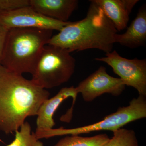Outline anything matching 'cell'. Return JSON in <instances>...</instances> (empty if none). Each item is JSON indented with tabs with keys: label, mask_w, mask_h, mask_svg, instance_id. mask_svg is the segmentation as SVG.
Wrapping results in <instances>:
<instances>
[{
	"label": "cell",
	"mask_w": 146,
	"mask_h": 146,
	"mask_svg": "<svg viewBox=\"0 0 146 146\" xmlns=\"http://www.w3.org/2000/svg\"><path fill=\"white\" fill-rule=\"evenodd\" d=\"M76 60L67 50L45 46L31 80L41 88H54L69 81L74 74Z\"/></svg>",
	"instance_id": "277c9868"
},
{
	"label": "cell",
	"mask_w": 146,
	"mask_h": 146,
	"mask_svg": "<svg viewBox=\"0 0 146 146\" xmlns=\"http://www.w3.org/2000/svg\"><path fill=\"white\" fill-rule=\"evenodd\" d=\"M78 3L77 0H30V5L36 12L63 22H68Z\"/></svg>",
	"instance_id": "8fae6325"
},
{
	"label": "cell",
	"mask_w": 146,
	"mask_h": 146,
	"mask_svg": "<svg viewBox=\"0 0 146 146\" xmlns=\"http://www.w3.org/2000/svg\"><path fill=\"white\" fill-rule=\"evenodd\" d=\"M96 60L110 66L125 86L133 87L139 95L146 97V59H127L114 50L106 54L104 57L96 58Z\"/></svg>",
	"instance_id": "8992f818"
},
{
	"label": "cell",
	"mask_w": 146,
	"mask_h": 146,
	"mask_svg": "<svg viewBox=\"0 0 146 146\" xmlns=\"http://www.w3.org/2000/svg\"><path fill=\"white\" fill-rule=\"evenodd\" d=\"M102 9L117 31L127 27L129 15L138 0H93Z\"/></svg>",
	"instance_id": "30bf717a"
},
{
	"label": "cell",
	"mask_w": 146,
	"mask_h": 146,
	"mask_svg": "<svg viewBox=\"0 0 146 146\" xmlns=\"http://www.w3.org/2000/svg\"><path fill=\"white\" fill-rule=\"evenodd\" d=\"M50 93L31 80L0 65V131L18 130L28 117L36 116Z\"/></svg>",
	"instance_id": "6da1fadb"
},
{
	"label": "cell",
	"mask_w": 146,
	"mask_h": 146,
	"mask_svg": "<svg viewBox=\"0 0 146 146\" xmlns=\"http://www.w3.org/2000/svg\"><path fill=\"white\" fill-rule=\"evenodd\" d=\"M146 42V9H139L136 18L125 33L116 35V43L133 48L144 46Z\"/></svg>",
	"instance_id": "7c38bea8"
},
{
	"label": "cell",
	"mask_w": 146,
	"mask_h": 146,
	"mask_svg": "<svg viewBox=\"0 0 146 146\" xmlns=\"http://www.w3.org/2000/svg\"><path fill=\"white\" fill-rule=\"evenodd\" d=\"M9 30L0 24V65L1 58Z\"/></svg>",
	"instance_id": "e0dca14e"
},
{
	"label": "cell",
	"mask_w": 146,
	"mask_h": 146,
	"mask_svg": "<svg viewBox=\"0 0 146 146\" xmlns=\"http://www.w3.org/2000/svg\"><path fill=\"white\" fill-rule=\"evenodd\" d=\"M110 139L106 134H100L91 137L79 135L67 136L54 146H102Z\"/></svg>",
	"instance_id": "4fadbf2b"
},
{
	"label": "cell",
	"mask_w": 146,
	"mask_h": 146,
	"mask_svg": "<svg viewBox=\"0 0 146 146\" xmlns=\"http://www.w3.org/2000/svg\"><path fill=\"white\" fill-rule=\"evenodd\" d=\"M86 17L71 22L52 36L48 45L60 47L70 53L97 49L111 52L117 31L102 9L91 1Z\"/></svg>",
	"instance_id": "7a4b0ae2"
},
{
	"label": "cell",
	"mask_w": 146,
	"mask_h": 146,
	"mask_svg": "<svg viewBox=\"0 0 146 146\" xmlns=\"http://www.w3.org/2000/svg\"><path fill=\"white\" fill-rule=\"evenodd\" d=\"M70 22H61L48 18L36 12L31 6L0 13V24L8 30L16 28H35L59 31Z\"/></svg>",
	"instance_id": "52a82bcc"
},
{
	"label": "cell",
	"mask_w": 146,
	"mask_h": 146,
	"mask_svg": "<svg viewBox=\"0 0 146 146\" xmlns=\"http://www.w3.org/2000/svg\"><path fill=\"white\" fill-rule=\"evenodd\" d=\"M15 133V139L7 146H44L35 133H31V127L27 122H25Z\"/></svg>",
	"instance_id": "5bb4252c"
},
{
	"label": "cell",
	"mask_w": 146,
	"mask_h": 146,
	"mask_svg": "<svg viewBox=\"0 0 146 146\" xmlns=\"http://www.w3.org/2000/svg\"><path fill=\"white\" fill-rule=\"evenodd\" d=\"M53 31L35 28L9 30L1 58V65L13 72L33 74Z\"/></svg>",
	"instance_id": "3957f363"
},
{
	"label": "cell",
	"mask_w": 146,
	"mask_h": 146,
	"mask_svg": "<svg viewBox=\"0 0 146 146\" xmlns=\"http://www.w3.org/2000/svg\"><path fill=\"white\" fill-rule=\"evenodd\" d=\"M78 94L76 87L73 86L64 87L54 96L46 100L39 108L36 115L35 135L53 129L55 124L53 118L55 112L62 102L70 97L73 98V105L65 115L68 117L72 118L73 106Z\"/></svg>",
	"instance_id": "9c48e42d"
},
{
	"label": "cell",
	"mask_w": 146,
	"mask_h": 146,
	"mask_svg": "<svg viewBox=\"0 0 146 146\" xmlns=\"http://www.w3.org/2000/svg\"><path fill=\"white\" fill-rule=\"evenodd\" d=\"M29 6L30 0H0V10L2 11H13Z\"/></svg>",
	"instance_id": "2e32d148"
},
{
	"label": "cell",
	"mask_w": 146,
	"mask_h": 146,
	"mask_svg": "<svg viewBox=\"0 0 146 146\" xmlns=\"http://www.w3.org/2000/svg\"><path fill=\"white\" fill-rule=\"evenodd\" d=\"M2 11H1L0 10V13H1V12Z\"/></svg>",
	"instance_id": "ac0fdd59"
},
{
	"label": "cell",
	"mask_w": 146,
	"mask_h": 146,
	"mask_svg": "<svg viewBox=\"0 0 146 146\" xmlns=\"http://www.w3.org/2000/svg\"><path fill=\"white\" fill-rule=\"evenodd\" d=\"M146 97L139 95L137 98L131 100L127 106L119 108L116 112L93 124L73 129H52L40 133L39 138H49L63 135H80L98 131H111L113 132L129 123L146 118Z\"/></svg>",
	"instance_id": "5b68a950"
},
{
	"label": "cell",
	"mask_w": 146,
	"mask_h": 146,
	"mask_svg": "<svg viewBox=\"0 0 146 146\" xmlns=\"http://www.w3.org/2000/svg\"><path fill=\"white\" fill-rule=\"evenodd\" d=\"M113 133L112 138L102 146H139L134 131L121 128Z\"/></svg>",
	"instance_id": "9a60e30c"
},
{
	"label": "cell",
	"mask_w": 146,
	"mask_h": 146,
	"mask_svg": "<svg viewBox=\"0 0 146 146\" xmlns=\"http://www.w3.org/2000/svg\"><path fill=\"white\" fill-rule=\"evenodd\" d=\"M125 86L121 79L110 75L106 68L102 66L80 82L76 88L84 100L89 102L105 94L118 96L123 93Z\"/></svg>",
	"instance_id": "ba28073f"
}]
</instances>
